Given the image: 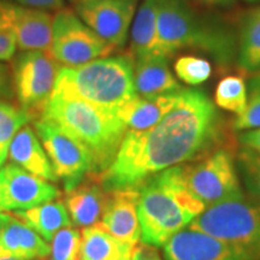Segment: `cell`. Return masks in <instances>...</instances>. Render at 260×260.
Returning <instances> with one entry per match:
<instances>
[{"label": "cell", "mask_w": 260, "mask_h": 260, "mask_svg": "<svg viewBox=\"0 0 260 260\" xmlns=\"http://www.w3.org/2000/svg\"><path fill=\"white\" fill-rule=\"evenodd\" d=\"M5 160H6V159H5V158H2V157H0V168H2V167H3V164H4V162H5Z\"/></svg>", "instance_id": "cell-39"}, {"label": "cell", "mask_w": 260, "mask_h": 260, "mask_svg": "<svg viewBox=\"0 0 260 260\" xmlns=\"http://www.w3.org/2000/svg\"><path fill=\"white\" fill-rule=\"evenodd\" d=\"M59 64L46 51H23L12 64V83L29 115L44 110L56 86Z\"/></svg>", "instance_id": "cell-8"}, {"label": "cell", "mask_w": 260, "mask_h": 260, "mask_svg": "<svg viewBox=\"0 0 260 260\" xmlns=\"http://www.w3.org/2000/svg\"><path fill=\"white\" fill-rule=\"evenodd\" d=\"M182 90L153 98L136 95L134 99L123 105L117 111V115L128 130L148 129L157 124L162 117L176 106Z\"/></svg>", "instance_id": "cell-19"}, {"label": "cell", "mask_w": 260, "mask_h": 260, "mask_svg": "<svg viewBox=\"0 0 260 260\" xmlns=\"http://www.w3.org/2000/svg\"><path fill=\"white\" fill-rule=\"evenodd\" d=\"M70 2H73L75 5L80 4V3H84V2H90V0H70Z\"/></svg>", "instance_id": "cell-38"}, {"label": "cell", "mask_w": 260, "mask_h": 260, "mask_svg": "<svg viewBox=\"0 0 260 260\" xmlns=\"http://www.w3.org/2000/svg\"><path fill=\"white\" fill-rule=\"evenodd\" d=\"M176 76L188 86H198L210 79L212 74L211 63L205 58L180 57L174 65Z\"/></svg>", "instance_id": "cell-27"}, {"label": "cell", "mask_w": 260, "mask_h": 260, "mask_svg": "<svg viewBox=\"0 0 260 260\" xmlns=\"http://www.w3.org/2000/svg\"><path fill=\"white\" fill-rule=\"evenodd\" d=\"M134 86L138 96L153 98L182 90L169 68V58L149 56L134 60Z\"/></svg>", "instance_id": "cell-17"}, {"label": "cell", "mask_w": 260, "mask_h": 260, "mask_svg": "<svg viewBox=\"0 0 260 260\" xmlns=\"http://www.w3.org/2000/svg\"><path fill=\"white\" fill-rule=\"evenodd\" d=\"M107 193L95 182L79 183L67 190L65 203L70 219L75 225L87 228L102 219Z\"/></svg>", "instance_id": "cell-20"}, {"label": "cell", "mask_w": 260, "mask_h": 260, "mask_svg": "<svg viewBox=\"0 0 260 260\" xmlns=\"http://www.w3.org/2000/svg\"><path fill=\"white\" fill-rule=\"evenodd\" d=\"M188 228L230 243L246 260H260V201L241 198L209 207Z\"/></svg>", "instance_id": "cell-6"}, {"label": "cell", "mask_w": 260, "mask_h": 260, "mask_svg": "<svg viewBox=\"0 0 260 260\" xmlns=\"http://www.w3.org/2000/svg\"><path fill=\"white\" fill-rule=\"evenodd\" d=\"M0 260H24V259L12 258V256H0Z\"/></svg>", "instance_id": "cell-37"}, {"label": "cell", "mask_w": 260, "mask_h": 260, "mask_svg": "<svg viewBox=\"0 0 260 260\" xmlns=\"http://www.w3.org/2000/svg\"><path fill=\"white\" fill-rule=\"evenodd\" d=\"M53 92L117 112L138 95L133 58L105 57L79 68H61Z\"/></svg>", "instance_id": "cell-5"}, {"label": "cell", "mask_w": 260, "mask_h": 260, "mask_svg": "<svg viewBox=\"0 0 260 260\" xmlns=\"http://www.w3.org/2000/svg\"><path fill=\"white\" fill-rule=\"evenodd\" d=\"M135 247L109 233L102 223L84 228L81 234L80 260H118L133 256Z\"/></svg>", "instance_id": "cell-21"}, {"label": "cell", "mask_w": 260, "mask_h": 260, "mask_svg": "<svg viewBox=\"0 0 260 260\" xmlns=\"http://www.w3.org/2000/svg\"><path fill=\"white\" fill-rule=\"evenodd\" d=\"M186 176L191 193L206 209L243 198L233 158L224 149L213 152L198 164L186 165Z\"/></svg>", "instance_id": "cell-9"}, {"label": "cell", "mask_w": 260, "mask_h": 260, "mask_svg": "<svg viewBox=\"0 0 260 260\" xmlns=\"http://www.w3.org/2000/svg\"><path fill=\"white\" fill-rule=\"evenodd\" d=\"M56 197L58 189L53 184L18 165L0 169V213L31 209Z\"/></svg>", "instance_id": "cell-13"}, {"label": "cell", "mask_w": 260, "mask_h": 260, "mask_svg": "<svg viewBox=\"0 0 260 260\" xmlns=\"http://www.w3.org/2000/svg\"><path fill=\"white\" fill-rule=\"evenodd\" d=\"M260 128V70L255 71L248 83V103L246 110L234 121L237 132Z\"/></svg>", "instance_id": "cell-28"}, {"label": "cell", "mask_w": 260, "mask_h": 260, "mask_svg": "<svg viewBox=\"0 0 260 260\" xmlns=\"http://www.w3.org/2000/svg\"><path fill=\"white\" fill-rule=\"evenodd\" d=\"M239 162L247 188L260 201V153L242 146L239 152Z\"/></svg>", "instance_id": "cell-30"}, {"label": "cell", "mask_w": 260, "mask_h": 260, "mask_svg": "<svg viewBox=\"0 0 260 260\" xmlns=\"http://www.w3.org/2000/svg\"><path fill=\"white\" fill-rule=\"evenodd\" d=\"M138 188V216L146 245L164 247L206 210L188 187L186 165L158 172Z\"/></svg>", "instance_id": "cell-2"}, {"label": "cell", "mask_w": 260, "mask_h": 260, "mask_svg": "<svg viewBox=\"0 0 260 260\" xmlns=\"http://www.w3.org/2000/svg\"><path fill=\"white\" fill-rule=\"evenodd\" d=\"M30 115L24 109L0 102V157L8 158L12 139L22 126L27 124Z\"/></svg>", "instance_id": "cell-26"}, {"label": "cell", "mask_w": 260, "mask_h": 260, "mask_svg": "<svg viewBox=\"0 0 260 260\" xmlns=\"http://www.w3.org/2000/svg\"><path fill=\"white\" fill-rule=\"evenodd\" d=\"M115 50L73 11L59 10L52 22L51 57L64 68H79Z\"/></svg>", "instance_id": "cell-7"}, {"label": "cell", "mask_w": 260, "mask_h": 260, "mask_svg": "<svg viewBox=\"0 0 260 260\" xmlns=\"http://www.w3.org/2000/svg\"><path fill=\"white\" fill-rule=\"evenodd\" d=\"M184 48L206 52L223 65L237 57L236 41L229 28L204 18L187 0H159L158 54L170 58Z\"/></svg>", "instance_id": "cell-4"}, {"label": "cell", "mask_w": 260, "mask_h": 260, "mask_svg": "<svg viewBox=\"0 0 260 260\" xmlns=\"http://www.w3.org/2000/svg\"><path fill=\"white\" fill-rule=\"evenodd\" d=\"M53 18L47 12L0 0V31L12 34L22 51H48Z\"/></svg>", "instance_id": "cell-12"}, {"label": "cell", "mask_w": 260, "mask_h": 260, "mask_svg": "<svg viewBox=\"0 0 260 260\" xmlns=\"http://www.w3.org/2000/svg\"><path fill=\"white\" fill-rule=\"evenodd\" d=\"M40 118L53 123L79 141L93 158V174L111 167L128 132L117 112L86 100L53 92Z\"/></svg>", "instance_id": "cell-3"}, {"label": "cell", "mask_w": 260, "mask_h": 260, "mask_svg": "<svg viewBox=\"0 0 260 260\" xmlns=\"http://www.w3.org/2000/svg\"><path fill=\"white\" fill-rule=\"evenodd\" d=\"M214 103L225 111L241 115L248 103V90L241 77L226 76L219 81L214 93Z\"/></svg>", "instance_id": "cell-25"}, {"label": "cell", "mask_w": 260, "mask_h": 260, "mask_svg": "<svg viewBox=\"0 0 260 260\" xmlns=\"http://www.w3.org/2000/svg\"><path fill=\"white\" fill-rule=\"evenodd\" d=\"M16 48H17V42L12 34L5 31H0V60L8 61L12 59Z\"/></svg>", "instance_id": "cell-31"}, {"label": "cell", "mask_w": 260, "mask_h": 260, "mask_svg": "<svg viewBox=\"0 0 260 260\" xmlns=\"http://www.w3.org/2000/svg\"><path fill=\"white\" fill-rule=\"evenodd\" d=\"M239 140L241 146L254 149L260 153V128L246 130L240 134Z\"/></svg>", "instance_id": "cell-33"}, {"label": "cell", "mask_w": 260, "mask_h": 260, "mask_svg": "<svg viewBox=\"0 0 260 260\" xmlns=\"http://www.w3.org/2000/svg\"><path fill=\"white\" fill-rule=\"evenodd\" d=\"M19 5L30 8L40 11H50V10H60L64 5V0H16Z\"/></svg>", "instance_id": "cell-32"}, {"label": "cell", "mask_w": 260, "mask_h": 260, "mask_svg": "<svg viewBox=\"0 0 260 260\" xmlns=\"http://www.w3.org/2000/svg\"><path fill=\"white\" fill-rule=\"evenodd\" d=\"M81 233L74 228H64L52 239L50 260H80Z\"/></svg>", "instance_id": "cell-29"}, {"label": "cell", "mask_w": 260, "mask_h": 260, "mask_svg": "<svg viewBox=\"0 0 260 260\" xmlns=\"http://www.w3.org/2000/svg\"><path fill=\"white\" fill-rule=\"evenodd\" d=\"M158 5L159 0H142L132 28L133 59L158 54Z\"/></svg>", "instance_id": "cell-22"}, {"label": "cell", "mask_w": 260, "mask_h": 260, "mask_svg": "<svg viewBox=\"0 0 260 260\" xmlns=\"http://www.w3.org/2000/svg\"><path fill=\"white\" fill-rule=\"evenodd\" d=\"M15 214L38 232L45 241H52L58 232L71 226L69 212L61 201H48L31 209L16 211Z\"/></svg>", "instance_id": "cell-23"}, {"label": "cell", "mask_w": 260, "mask_h": 260, "mask_svg": "<svg viewBox=\"0 0 260 260\" xmlns=\"http://www.w3.org/2000/svg\"><path fill=\"white\" fill-rule=\"evenodd\" d=\"M34 128L54 174L65 182L67 190L76 187L86 174H93L92 155L73 136L44 118L35 121Z\"/></svg>", "instance_id": "cell-10"}, {"label": "cell", "mask_w": 260, "mask_h": 260, "mask_svg": "<svg viewBox=\"0 0 260 260\" xmlns=\"http://www.w3.org/2000/svg\"><path fill=\"white\" fill-rule=\"evenodd\" d=\"M51 247L16 214L0 213V256L24 260L45 259Z\"/></svg>", "instance_id": "cell-16"}, {"label": "cell", "mask_w": 260, "mask_h": 260, "mask_svg": "<svg viewBox=\"0 0 260 260\" xmlns=\"http://www.w3.org/2000/svg\"><path fill=\"white\" fill-rule=\"evenodd\" d=\"M133 256H126V258H122V259H118V260H132Z\"/></svg>", "instance_id": "cell-40"}, {"label": "cell", "mask_w": 260, "mask_h": 260, "mask_svg": "<svg viewBox=\"0 0 260 260\" xmlns=\"http://www.w3.org/2000/svg\"><path fill=\"white\" fill-rule=\"evenodd\" d=\"M199 2L209 5H225L232 3L233 0H199Z\"/></svg>", "instance_id": "cell-36"}, {"label": "cell", "mask_w": 260, "mask_h": 260, "mask_svg": "<svg viewBox=\"0 0 260 260\" xmlns=\"http://www.w3.org/2000/svg\"><path fill=\"white\" fill-rule=\"evenodd\" d=\"M237 64L246 73L260 70V8L249 12L243 21L237 48Z\"/></svg>", "instance_id": "cell-24"}, {"label": "cell", "mask_w": 260, "mask_h": 260, "mask_svg": "<svg viewBox=\"0 0 260 260\" xmlns=\"http://www.w3.org/2000/svg\"><path fill=\"white\" fill-rule=\"evenodd\" d=\"M246 2H248V3H258V2H260V0H246Z\"/></svg>", "instance_id": "cell-41"}, {"label": "cell", "mask_w": 260, "mask_h": 260, "mask_svg": "<svg viewBox=\"0 0 260 260\" xmlns=\"http://www.w3.org/2000/svg\"><path fill=\"white\" fill-rule=\"evenodd\" d=\"M138 0H90L76 6L79 17L113 48L125 44Z\"/></svg>", "instance_id": "cell-11"}, {"label": "cell", "mask_w": 260, "mask_h": 260, "mask_svg": "<svg viewBox=\"0 0 260 260\" xmlns=\"http://www.w3.org/2000/svg\"><path fill=\"white\" fill-rule=\"evenodd\" d=\"M132 260H161V259L160 256H159L158 252L154 249L153 246L142 243V245H138L135 247Z\"/></svg>", "instance_id": "cell-34"}, {"label": "cell", "mask_w": 260, "mask_h": 260, "mask_svg": "<svg viewBox=\"0 0 260 260\" xmlns=\"http://www.w3.org/2000/svg\"><path fill=\"white\" fill-rule=\"evenodd\" d=\"M8 154L15 164L35 176L51 182L58 180L41 142L29 125L18 130L10 144Z\"/></svg>", "instance_id": "cell-18"}, {"label": "cell", "mask_w": 260, "mask_h": 260, "mask_svg": "<svg viewBox=\"0 0 260 260\" xmlns=\"http://www.w3.org/2000/svg\"><path fill=\"white\" fill-rule=\"evenodd\" d=\"M217 132L218 113L209 96L183 89L176 106L157 124L126 132L100 183L106 191L138 188L158 172L197 157L210 147Z\"/></svg>", "instance_id": "cell-1"}, {"label": "cell", "mask_w": 260, "mask_h": 260, "mask_svg": "<svg viewBox=\"0 0 260 260\" xmlns=\"http://www.w3.org/2000/svg\"><path fill=\"white\" fill-rule=\"evenodd\" d=\"M138 200L139 188L109 190L100 220L107 232L133 247L138 246L141 239Z\"/></svg>", "instance_id": "cell-15"}, {"label": "cell", "mask_w": 260, "mask_h": 260, "mask_svg": "<svg viewBox=\"0 0 260 260\" xmlns=\"http://www.w3.org/2000/svg\"><path fill=\"white\" fill-rule=\"evenodd\" d=\"M10 73L5 65L0 64V96H10L12 93Z\"/></svg>", "instance_id": "cell-35"}, {"label": "cell", "mask_w": 260, "mask_h": 260, "mask_svg": "<svg viewBox=\"0 0 260 260\" xmlns=\"http://www.w3.org/2000/svg\"><path fill=\"white\" fill-rule=\"evenodd\" d=\"M164 253L167 260H246L236 247L190 228L175 234Z\"/></svg>", "instance_id": "cell-14"}]
</instances>
